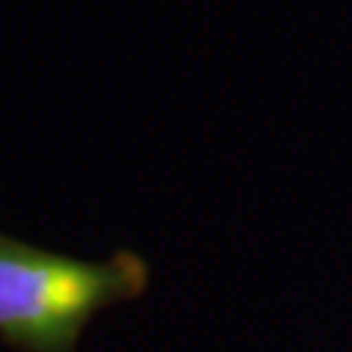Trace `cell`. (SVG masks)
I'll use <instances>...</instances> for the list:
<instances>
[{
  "mask_svg": "<svg viewBox=\"0 0 352 352\" xmlns=\"http://www.w3.org/2000/svg\"><path fill=\"white\" fill-rule=\"evenodd\" d=\"M146 287L149 264L139 253L78 261L0 232V340L16 352H76L94 316Z\"/></svg>",
  "mask_w": 352,
  "mask_h": 352,
  "instance_id": "1",
  "label": "cell"
}]
</instances>
